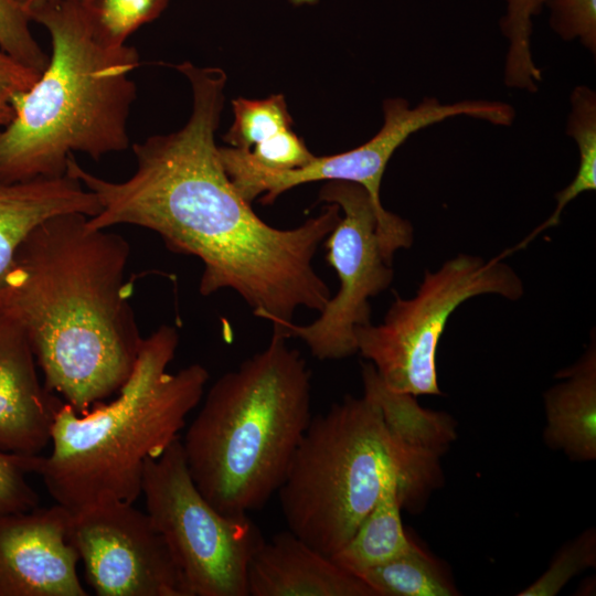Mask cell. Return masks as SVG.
<instances>
[{
	"mask_svg": "<svg viewBox=\"0 0 596 596\" xmlns=\"http://www.w3.org/2000/svg\"><path fill=\"white\" fill-rule=\"evenodd\" d=\"M23 328L0 310V451L33 456L47 446L64 404L42 384Z\"/></svg>",
	"mask_w": 596,
	"mask_h": 596,
	"instance_id": "obj_13",
	"label": "cell"
},
{
	"mask_svg": "<svg viewBox=\"0 0 596 596\" xmlns=\"http://www.w3.org/2000/svg\"><path fill=\"white\" fill-rule=\"evenodd\" d=\"M512 110L499 100L467 99L443 103L436 97H424L416 106L401 98L383 103V125L366 142L341 153L315 156L307 164L289 170L272 171L233 161L227 174L237 192L251 203L259 195L260 202L272 204L285 191L315 181H348L362 185L369 193L377 213V235L384 258L392 263L393 255L413 243V226L407 220L385 210L380 189L385 168L394 155L413 134L437 123L456 117H469L496 126H505Z\"/></svg>",
	"mask_w": 596,
	"mask_h": 596,
	"instance_id": "obj_9",
	"label": "cell"
},
{
	"mask_svg": "<svg viewBox=\"0 0 596 596\" xmlns=\"http://www.w3.org/2000/svg\"><path fill=\"white\" fill-rule=\"evenodd\" d=\"M596 564V531L587 529L566 543L554 556L550 567L531 585L518 593L520 596H553L567 582Z\"/></svg>",
	"mask_w": 596,
	"mask_h": 596,
	"instance_id": "obj_23",
	"label": "cell"
},
{
	"mask_svg": "<svg viewBox=\"0 0 596 596\" xmlns=\"http://www.w3.org/2000/svg\"><path fill=\"white\" fill-rule=\"evenodd\" d=\"M544 393V443L573 461L596 459V340Z\"/></svg>",
	"mask_w": 596,
	"mask_h": 596,
	"instance_id": "obj_15",
	"label": "cell"
},
{
	"mask_svg": "<svg viewBox=\"0 0 596 596\" xmlns=\"http://www.w3.org/2000/svg\"><path fill=\"white\" fill-rule=\"evenodd\" d=\"M67 540L98 596H190L166 540L130 502L106 500L71 514Z\"/></svg>",
	"mask_w": 596,
	"mask_h": 596,
	"instance_id": "obj_11",
	"label": "cell"
},
{
	"mask_svg": "<svg viewBox=\"0 0 596 596\" xmlns=\"http://www.w3.org/2000/svg\"><path fill=\"white\" fill-rule=\"evenodd\" d=\"M449 444L390 423L376 401L347 395L311 417L277 493L289 531L332 556L400 476L402 508L416 511L441 485Z\"/></svg>",
	"mask_w": 596,
	"mask_h": 596,
	"instance_id": "obj_4",
	"label": "cell"
},
{
	"mask_svg": "<svg viewBox=\"0 0 596 596\" xmlns=\"http://www.w3.org/2000/svg\"><path fill=\"white\" fill-rule=\"evenodd\" d=\"M398 486L400 476L393 475L351 539L330 556L338 565L358 576L412 549L415 542L408 538L402 523Z\"/></svg>",
	"mask_w": 596,
	"mask_h": 596,
	"instance_id": "obj_17",
	"label": "cell"
},
{
	"mask_svg": "<svg viewBox=\"0 0 596 596\" xmlns=\"http://www.w3.org/2000/svg\"><path fill=\"white\" fill-rule=\"evenodd\" d=\"M40 72L26 66L0 47V128L14 116V98L28 91Z\"/></svg>",
	"mask_w": 596,
	"mask_h": 596,
	"instance_id": "obj_28",
	"label": "cell"
},
{
	"mask_svg": "<svg viewBox=\"0 0 596 596\" xmlns=\"http://www.w3.org/2000/svg\"><path fill=\"white\" fill-rule=\"evenodd\" d=\"M31 21L29 12L17 0H0V47L41 73L49 56L33 36Z\"/></svg>",
	"mask_w": 596,
	"mask_h": 596,
	"instance_id": "obj_24",
	"label": "cell"
},
{
	"mask_svg": "<svg viewBox=\"0 0 596 596\" xmlns=\"http://www.w3.org/2000/svg\"><path fill=\"white\" fill-rule=\"evenodd\" d=\"M17 1L29 12V14H31L33 10L56 0H17ZM78 1H84V0H78Z\"/></svg>",
	"mask_w": 596,
	"mask_h": 596,
	"instance_id": "obj_29",
	"label": "cell"
},
{
	"mask_svg": "<svg viewBox=\"0 0 596 596\" xmlns=\"http://www.w3.org/2000/svg\"><path fill=\"white\" fill-rule=\"evenodd\" d=\"M232 108L234 120L223 137L227 147L249 150L292 125L281 94L264 99L237 98L232 100Z\"/></svg>",
	"mask_w": 596,
	"mask_h": 596,
	"instance_id": "obj_21",
	"label": "cell"
},
{
	"mask_svg": "<svg viewBox=\"0 0 596 596\" xmlns=\"http://www.w3.org/2000/svg\"><path fill=\"white\" fill-rule=\"evenodd\" d=\"M141 494L190 596H248V565L265 540L248 515L223 514L203 497L189 472L181 437L146 461Z\"/></svg>",
	"mask_w": 596,
	"mask_h": 596,
	"instance_id": "obj_8",
	"label": "cell"
},
{
	"mask_svg": "<svg viewBox=\"0 0 596 596\" xmlns=\"http://www.w3.org/2000/svg\"><path fill=\"white\" fill-rule=\"evenodd\" d=\"M129 256L121 235L65 213L34 227L0 278V310L25 331L45 387L77 413L117 394L138 358Z\"/></svg>",
	"mask_w": 596,
	"mask_h": 596,
	"instance_id": "obj_2",
	"label": "cell"
},
{
	"mask_svg": "<svg viewBox=\"0 0 596 596\" xmlns=\"http://www.w3.org/2000/svg\"><path fill=\"white\" fill-rule=\"evenodd\" d=\"M179 336L161 324L143 338L134 370L109 403L77 413L64 402L51 428V453L30 458L55 502L71 514L106 500L134 503L146 461L178 437L209 380L194 363L175 373L168 365Z\"/></svg>",
	"mask_w": 596,
	"mask_h": 596,
	"instance_id": "obj_5",
	"label": "cell"
},
{
	"mask_svg": "<svg viewBox=\"0 0 596 596\" xmlns=\"http://www.w3.org/2000/svg\"><path fill=\"white\" fill-rule=\"evenodd\" d=\"M376 596H457L450 574L441 563L414 543L412 549L358 575Z\"/></svg>",
	"mask_w": 596,
	"mask_h": 596,
	"instance_id": "obj_19",
	"label": "cell"
},
{
	"mask_svg": "<svg viewBox=\"0 0 596 596\" xmlns=\"http://www.w3.org/2000/svg\"><path fill=\"white\" fill-rule=\"evenodd\" d=\"M70 518L57 503L0 515V596L87 595L67 540Z\"/></svg>",
	"mask_w": 596,
	"mask_h": 596,
	"instance_id": "obj_12",
	"label": "cell"
},
{
	"mask_svg": "<svg viewBox=\"0 0 596 596\" xmlns=\"http://www.w3.org/2000/svg\"><path fill=\"white\" fill-rule=\"evenodd\" d=\"M318 0H290L294 6L315 4Z\"/></svg>",
	"mask_w": 596,
	"mask_h": 596,
	"instance_id": "obj_30",
	"label": "cell"
},
{
	"mask_svg": "<svg viewBox=\"0 0 596 596\" xmlns=\"http://www.w3.org/2000/svg\"><path fill=\"white\" fill-rule=\"evenodd\" d=\"M286 340L273 327L264 350L219 377L181 439L193 482L223 514L267 503L311 419L310 372Z\"/></svg>",
	"mask_w": 596,
	"mask_h": 596,
	"instance_id": "obj_6",
	"label": "cell"
},
{
	"mask_svg": "<svg viewBox=\"0 0 596 596\" xmlns=\"http://www.w3.org/2000/svg\"><path fill=\"white\" fill-rule=\"evenodd\" d=\"M30 15L47 30L52 52L0 128V184L62 177L74 152L98 160L130 146L137 50L99 40L78 0H56Z\"/></svg>",
	"mask_w": 596,
	"mask_h": 596,
	"instance_id": "obj_3",
	"label": "cell"
},
{
	"mask_svg": "<svg viewBox=\"0 0 596 596\" xmlns=\"http://www.w3.org/2000/svg\"><path fill=\"white\" fill-rule=\"evenodd\" d=\"M174 68L191 86L190 118L178 131L134 143L136 170L128 179L106 180L70 158L66 173L100 205L89 225L130 224L156 232L170 251L203 263L201 295L232 289L273 327L292 322L301 307L321 311L331 292L312 260L340 221L339 205L328 203L289 230L265 223L233 185L215 145L225 72L191 62Z\"/></svg>",
	"mask_w": 596,
	"mask_h": 596,
	"instance_id": "obj_1",
	"label": "cell"
},
{
	"mask_svg": "<svg viewBox=\"0 0 596 596\" xmlns=\"http://www.w3.org/2000/svg\"><path fill=\"white\" fill-rule=\"evenodd\" d=\"M501 253L490 259L458 254L426 270L415 295H396L383 322L355 329L358 352L370 361L384 385L396 393L441 395L436 353L454 311L480 295L519 300L524 286Z\"/></svg>",
	"mask_w": 596,
	"mask_h": 596,
	"instance_id": "obj_7",
	"label": "cell"
},
{
	"mask_svg": "<svg viewBox=\"0 0 596 596\" xmlns=\"http://www.w3.org/2000/svg\"><path fill=\"white\" fill-rule=\"evenodd\" d=\"M549 24L563 41H578L596 53V0H549Z\"/></svg>",
	"mask_w": 596,
	"mask_h": 596,
	"instance_id": "obj_26",
	"label": "cell"
},
{
	"mask_svg": "<svg viewBox=\"0 0 596 596\" xmlns=\"http://www.w3.org/2000/svg\"><path fill=\"white\" fill-rule=\"evenodd\" d=\"M169 1L84 0L81 3L97 38L109 45H123L141 25L157 19Z\"/></svg>",
	"mask_w": 596,
	"mask_h": 596,
	"instance_id": "obj_22",
	"label": "cell"
},
{
	"mask_svg": "<svg viewBox=\"0 0 596 596\" xmlns=\"http://www.w3.org/2000/svg\"><path fill=\"white\" fill-rule=\"evenodd\" d=\"M248 596H376L360 577L290 531L276 534L253 555Z\"/></svg>",
	"mask_w": 596,
	"mask_h": 596,
	"instance_id": "obj_14",
	"label": "cell"
},
{
	"mask_svg": "<svg viewBox=\"0 0 596 596\" xmlns=\"http://www.w3.org/2000/svg\"><path fill=\"white\" fill-rule=\"evenodd\" d=\"M99 210L97 196L68 173L0 184V278L21 243L39 224L65 213L92 217Z\"/></svg>",
	"mask_w": 596,
	"mask_h": 596,
	"instance_id": "obj_16",
	"label": "cell"
},
{
	"mask_svg": "<svg viewBox=\"0 0 596 596\" xmlns=\"http://www.w3.org/2000/svg\"><path fill=\"white\" fill-rule=\"evenodd\" d=\"M319 201L336 203L341 210L340 221L323 241L339 290L313 322L274 328L287 339L302 340L319 360H339L358 352L355 329L371 322L369 299L390 287L394 273L381 251L375 206L362 185L327 181Z\"/></svg>",
	"mask_w": 596,
	"mask_h": 596,
	"instance_id": "obj_10",
	"label": "cell"
},
{
	"mask_svg": "<svg viewBox=\"0 0 596 596\" xmlns=\"http://www.w3.org/2000/svg\"><path fill=\"white\" fill-rule=\"evenodd\" d=\"M228 148L243 163L272 171L300 168L315 157L291 128L280 131L249 150Z\"/></svg>",
	"mask_w": 596,
	"mask_h": 596,
	"instance_id": "obj_25",
	"label": "cell"
},
{
	"mask_svg": "<svg viewBox=\"0 0 596 596\" xmlns=\"http://www.w3.org/2000/svg\"><path fill=\"white\" fill-rule=\"evenodd\" d=\"M566 134L578 149V168L574 179L555 194L552 214L526 237L533 241L543 231L557 226L564 209L578 195L596 190V93L585 85L576 86L570 97Z\"/></svg>",
	"mask_w": 596,
	"mask_h": 596,
	"instance_id": "obj_18",
	"label": "cell"
},
{
	"mask_svg": "<svg viewBox=\"0 0 596 596\" xmlns=\"http://www.w3.org/2000/svg\"><path fill=\"white\" fill-rule=\"evenodd\" d=\"M549 0H503L504 13L499 25L508 41L503 81L508 88L535 93L542 81L531 47L533 19Z\"/></svg>",
	"mask_w": 596,
	"mask_h": 596,
	"instance_id": "obj_20",
	"label": "cell"
},
{
	"mask_svg": "<svg viewBox=\"0 0 596 596\" xmlns=\"http://www.w3.org/2000/svg\"><path fill=\"white\" fill-rule=\"evenodd\" d=\"M30 457L0 451V515L39 507V496L26 479Z\"/></svg>",
	"mask_w": 596,
	"mask_h": 596,
	"instance_id": "obj_27",
	"label": "cell"
}]
</instances>
